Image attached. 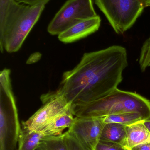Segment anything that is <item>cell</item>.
<instances>
[{
	"mask_svg": "<svg viewBox=\"0 0 150 150\" xmlns=\"http://www.w3.org/2000/svg\"><path fill=\"white\" fill-rule=\"evenodd\" d=\"M128 65L127 50L121 46L86 53L73 69L63 74L58 90L48 93L63 96L71 105L92 102L117 89Z\"/></svg>",
	"mask_w": 150,
	"mask_h": 150,
	"instance_id": "6da1fadb",
	"label": "cell"
},
{
	"mask_svg": "<svg viewBox=\"0 0 150 150\" xmlns=\"http://www.w3.org/2000/svg\"><path fill=\"white\" fill-rule=\"evenodd\" d=\"M76 117L103 118L128 112H137L145 119L150 117V100L140 94L117 89L92 102L71 106Z\"/></svg>",
	"mask_w": 150,
	"mask_h": 150,
	"instance_id": "7a4b0ae2",
	"label": "cell"
},
{
	"mask_svg": "<svg viewBox=\"0 0 150 150\" xmlns=\"http://www.w3.org/2000/svg\"><path fill=\"white\" fill-rule=\"evenodd\" d=\"M21 129L9 77L0 79V150H15Z\"/></svg>",
	"mask_w": 150,
	"mask_h": 150,
	"instance_id": "3957f363",
	"label": "cell"
},
{
	"mask_svg": "<svg viewBox=\"0 0 150 150\" xmlns=\"http://www.w3.org/2000/svg\"><path fill=\"white\" fill-rule=\"evenodd\" d=\"M95 3L118 34L130 29L145 7L146 0H95Z\"/></svg>",
	"mask_w": 150,
	"mask_h": 150,
	"instance_id": "277c9868",
	"label": "cell"
},
{
	"mask_svg": "<svg viewBox=\"0 0 150 150\" xmlns=\"http://www.w3.org/2000/svg\"><path fill=\"white\" fill-rule=\"evenodd\" d=\"M45 5L31 6L26 5L21 13L13 21L0 40V51L4 49L9 53L17 52L20 49L44 11Z\"/></svg>",
	"mask_w": 150,
	"mask_h": 150,
	"instance_id": "5b68a950",
	"label": "cell"
},
{
	"mask_svg": "<svg viewBox=\"0 0 150 150\" xmlns=\"http://www.w3.org/2000/svg\"><path fill=\"white\" fill-rule=\"evenodd\" d=\"M97 16L92 0H68L49 23L48 32L58 36L75 24Z\"/></svg>",
	"mask_w": 150,
	"mask_h": 150,
	"instance_id": "8992f818",
	"label": "cell"
},
{
	"mask_svg": "<svg viewBox=\"0 0 150 150\" xmlns=\"http://www.w3.org/2000/svg\"><path fill=\"white\" fill-rule=\"evenodd\" d=\"M41 100L43 105L26 121L23 122V128L41 131L57 115L71 107L62 96L54 97L47 93L41 96Z\"/></svg>",
	"mask_w": 150,
	"mask_h": 150,
	"instance_id": "52a82bcc",
	"label": "cell"
},
{
	"mask_svg": "<svg viewBox=\"0 0 150 150\" xmlns=\"http://www.w3.org/2000/svg\"><path fill=\"white\" fill-rule=\"evenodd\" d=\"M105 123L102 118L75 117L74 122L68 131L80 142L95 150L100 141Z\"/></svg>",
	"mask_w": 150,
	"mask_h": 150,
	"instance_id": "ba28073f",
	"label": "cell"
},
{
	"mask_svg": "<svg viewBox=\"0 0 150 150\" xmlns=\"http://www.w3.org/2000/svg\"><path fill=\"white\" fill-rule=\"evenodd\" d=\"M99 16L81 21L58 35V39L65 44L73 43L96 32L100 27Z\"/></svg>",
	"mask_w": 150,
	"mask_h": 150,
	"instance_id": "9c48e42d",
	"label": "cell"
},
{
	"mask_svg": "<svg viewBox=\"0 0 150 150\" xmlns=\"http://www.w3.org/2000/svg\"><path fill=\"white\" fill-rule=\"evenodd\" d=\"M25 5L15 0H0V35H3Z\"/></svg>",
	"mask_w": 150,
	"mask_h": 150,
	"instance_id": "30bf717a",
	"label": "cell"
},
{
	"mask_svg": "<svg viewBox=\"0 0 150 150\" xmlns=\"http://www.w3.org/2000/svg\"><path fill=\"white\" fill-rule=\"evenodd\" d=\"M74 115L71 107L57 115L41 130L45 137L61 135L66 128H69L74 122Z\"/></svg>",
	"mask_w": 150,
	"mask_h": 150,
	"instance_id": "8fae6325",
	"label": "cell"
},
{
	"mask_svg": "<svg viewBox=\"0 0 150 150\" xmlns=\"http://www.w3.org/2000/svg\"><path fill=\"white\" fill-rule=\"evenodd\" d=\"M143 121L127 126L126 148L128 149L150 142V132Z\"/></svg>",
	"mask_w": 150,
	"mask_h": 150,
	"instance_id": "7c38bea8",
	"label": "cell"
},
{
	"mask_svg": "<svg viewBox=\"0 0 150 150\" xmlns=\"http://www.w3.org/2000/svg\"><path fill=\"white\" fill-rule=\"evenodd\" d=\"M127 126L119 123H105L100 140L118 144L126 148Z\"/></svg>",
	"mask_w": 150,
	"mask_h": 150,
	"instance_id": "4fadbf2b",
	"label": "cell"
},
{
	"mask_svg": "<svg viewBox=\"0 0 150 150\" xmlns=\"http://www.w3.org/2000/svg\"><path fill=\"white\" fill-rule=\"evenodd\" d=\"M45 137L41 131L22 128L18 140V150H35Z\"/></svg>",
	"mask_w": 150,
	"mask_h": 150,
	"instance_id": "5bb4252c",
	"label": "cell"
},
{
	"mask_svg": "<svg viewBox=\"0 0 150 150\" xmlns=\"http://www.w3.org/2000/svg\"><path fill=\"white\" fill-rule=\"evenodd\" d=\"M105 123H117L129 126L145 120V118L137 112H128L103 117Z\"/></svg>",
	"mask_w": 150,
	"mask_h": 150,
	"instance_id": "9a60e30c",
	"label": "cell"
},
{
	"mask_svg": "<svg viewBox=\"0 0 150 150\" xmlns=\"http://www.w3.org/2000/svg\"><path fill=\"white\" fill-rule=\"evenodd\" d=\"M40 145L44 150H69L64 133L61 135L45 137Z\"/></svg>",
	"mask_w": 150,
	"mask_h": 150,
	"instance_id": "2e32d148",
	"label": "cell"
},
{
	"mask_svg": "<svg viewBox=\"0 0 150 150\" xmlns=\"http://www.w3.org/2000/svg\"><path fill=\"white\" fill-rule=\"evenodd\" d=\"M64 134L69 150H92L68 131L64 133Z\"/></svg>",
	"mask_w": 150,
	"mask_h": 150,
	"instance_id": "e0dca14e",
	"label": "cell"
},
{
	"mask_svg": "<svg viewBox=\"0 0 150 150\" xmlns=\"http://www.w3.org/2000/svg\"><path fill=\"white\" fill-rule=\"evenodd\" d=\"M139 64L142 72H144L148 67H150V47H142Z\"/></svg>",
	"mask_w": 150,
	"mask_h": 150,
	"instance_id": "ac0fdd59",
	"label": "cell"
},
{
	"mask_svg": "<svg viewBox=\"0 0 150 150\" xmlns=\"http://www.w3.org/2000/svg\"><path fill=\"white\" fill-rule=\"evenodd\" d=\"M95 150H129L124 146L110 142L100 140Z\"/></svg>",
	"mask_w": 150,
	"mask_h": 150,
	"instance_id": "d6986e66",
	"label": "cell"
},
{
	"mask_svg": "<svg viewBox=\"0 0 150 150\" xmlns=\"http://www.w3.org/2000/svg\"><path fill=\"white\" fill-rule=\"evenodd\" d=\"M18 3L26 4L31 6L44 5L48 3L51 0H15Z\"/></svg>",
	"mask_w": 150,
	"mask_h": 150,
	"instance_id": "ffe728a7",
	"label": "cell"
},
{
	"mask_svg": "<svg viewBox=\"0 0 150 150\" xmlns=\"http://www.w3.org/2000/svg\"><path fill=\"white\" fill-rule=\"evenodd\" d=\"M41 54L40 53L36 52L33 54L31 55L26 62V63L28 64H32L37 62L40 59Z\"/></svg>",
	"mask_w": 150,
	"mask_h": 150,
	"instance_id": "44dd1931",
	"label": "cell"
},
{
	"mask_svg": "<svg viewBox=\"0 0 150 150\" xmlns=\"http://www.w3.org/2000/svg\"><path fill=\"white\" fill-rule=\"evenodd\" d=\"M131 150H150V141L134 147Z\"/></svg>",
	"mask_w": 150,
	"mask_h": 150,
	"instance_id": "7402d4cb",
	"label": "cell"
},
{
	"mask_svg": "<svg viewBox=\"0 0 150 150\" xmlns=\"http://www.w3.org/2000/svg\"><path fill=\"white\" fill-rule=\"evenodd\" d=\"M143 122L150 133V117L143 120Z\"/></svg>",
	"mask_w": 150,
	"mask_h": 150,
	"instance_id": "603a6c76",
	"label": "cell"
},
{
	"mask_svg": "<svg viewBox=\"0 0 150 150\" xmlns=\"http://www.w3.org/2000/svg\"><path fill=\"white\" fill-rule=\"evenodd\" d=\"M142 47H150V36L149 38L144 42Z\"/></svg>",
	"mask_w": 150,
	"mask_h": 150,
	"instance_id": "cb8c5ba5",
	"label": "cell"
},
{
	"mask_svg": "<svg viewBox=\"0 0 150 150\" xmlns=\"http://www.w3.org/2000/svg\"><path fill=\"white\" fill-rule=\"evenodd\" d=\"M35 150H43V149H42V148H41V146H40V145H39V146H38V148H37V149H36Z\"/></svg>",
	"mask_w": 150,
	"mask_h": 150,
	"instance_id": "d4e9b609",
	"label": "cell"
}]
</instances>
